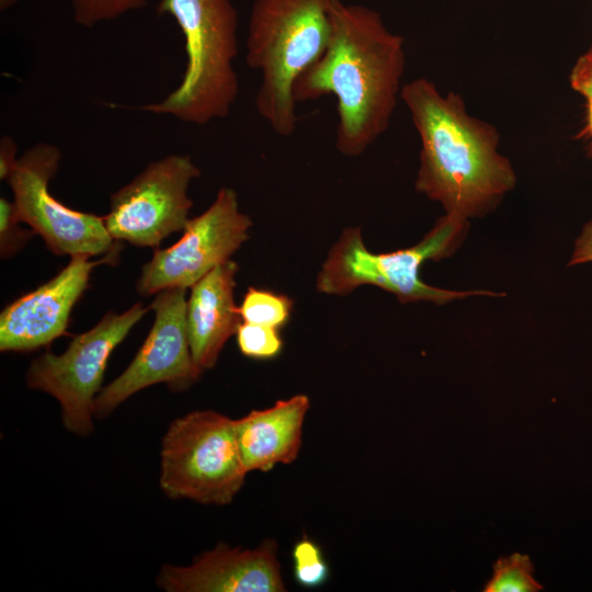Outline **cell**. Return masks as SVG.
I'll list each match as a JSON object with an SVG mask.
<instances>
[{
  "mask_svg": "<svg viewBox=\"0 0 592 592\" xmlns=\"http://www.w3.org/2000/svg\"><path fill=\"white\" fill-rule=\"evenodd\" d=\"M247 474L232 419L197 410L170 423L162 439L159 480L169 498L225 505L240 491Z\"/></svg>",
  "mask_w": 592,
  "mask_h": 592,
  "instance_id": "obj_6",
  "label": "cell"
},
{
  "mask_svg": "<svg viewBox=\"0 0 592 592\" xmlns=\"http://www.w3.org/2000/svg\"><path fill=\"white\" fill-rule=\"evenodd\" d=\"M492 569L483 592H537L544 589L534 578V566L527 555L514 553L500 557Z\"/></svg>",
  "mask_w": 592,
  "mask_h": 592,
  "instance_id": "obj_17",
  "label": "cell"
},
{
  "mask_svg": "<svg viewBox=\"0 0 592 592\" xmlns=\"http://www.w3.org/2000/svg\"><path fill=\"white\" fill-rule=\"evenodd\" d=\"M18 145L13 137L3 135L0 139V179L7 181L18 161Z\"/></svg>",
  "mask_w": 592,
  "mask_h": 592,
  "instance_id": "obj_23",
  "label": "cell"
},
{
  "mask_svg": "<svg viewBox=\"0 0 592 592\" xmlns=\"http://www.w3.org/2000/svg\"><path fill=\"white\" fill-rule=\"evenodd\" d=\"M201 174L187 155H168L150 162L111 195L104 225L116 241L157 249L169 235L183 231L193 201L191 182Z\"/></svg>",
  "mask_w": 592,
  "mask_h": 592,
  "instance_id": "obj_9",
  "label": "cell"
},
{
  "mask_svg": "<svg viewBox=\"0 0 592 592\" xmlns=\"http://www.w3.org/2000/svg\"><path fill=\"white\" fill-rule=\"evenodd\" d=\"M60 161V149L49 143H37L19 157L7 180L19 219L57 255L92 258L121 250L103 217L72 209L52 195L49 182Z\"/></svg>",
  "mask_w": 592,
  "mask_h": 592,
  "instance_id": "obj_8",
  "label": "cell"
},
{
  "mask_svg": "<svg viewBox=\"0 0 592 592\" xmlns=\"http://www.w3.org/2000/svg\"><path fill=\"white\" fill-rule=\"evenodd\" d=\"M467 221L445 215L413 247L386 252L369 251L360 227H346L330 249L316 282L317 291L346 296L362 285H373L392 293L400 303L426 300L443 305L473 295H492L488 291L455 292L425 284L421 265L452 253L462 241Z\"/></svg>",
  "mask_w": 592,
  "mask_h": 592,
  "instance_id": "obj_5",
  "label": "cell"
},
{
  "mask_svg": "<svg viewBox=\"0 0 592 592\" xmlns=\"http://www.w3.org/2000/svg\"><path fill=\"white\" fill-rule=\"evenodd\" d=\"M19 0H0V10L4 11L14 5Z\"/></svg>",
  "mask_w": 592,
  "mask_h": 592,
  "instance_id": "obj_26",
  "label": "cell"
},
{
  "mask_svg": "<svg viewBox=\"0 0 592 592\" xmlns=\"http://www.w3.org/2000/svg\"><path fill=\"white\" fill-rule=\"evenodd\" d=\"M587 99V128L585 133L590 136L592 139V96L585 98ZM592 147V144H591Z\"/></svg>",
  "mask_w": 592,
  "mask_h": 592,
  "instance_id": "obj_25",
  "label": "cell"
},
{
  "mask_svg": "<svg viewBox=\"0 0 592 592\" xmlns=\"http://www.w3.org/2000/svg\"><path fill=\"white\" fill-rule=\"evenodd\" d=\"M236 337L240 352L254 360L274 358L283 348L280 329L274 327L241 321Z\"/></svg>",
  "mask_w": 592,
  "mask_h": 592,
  "instance_id": "obj_19",
  "label": "cell"
},
{
  "mask_svg": "<svg viewBox=\"0 0 592 592\" xmlns=\"http://www.w3.org/2000/svg\"><path fill=\"white\" fill-rule=\"evenodd\" d=\"M293 300L284 294L250 286L239 306L243 322L280 329L291 317Z\"/></svg>",
  "mask_w": 592,
  "mask_h": 592,
  "instance_id": "obj_16",
  "label": "cell"
},
{
  "mask_svg": "<svg viewBox=\"0 0 592 592\" xmlns=\"http://www.w3.org/2000/svg\"><path fill=\"white\" fill-rule=\"evenodd\" d=\"M186 289L167 288L150 304L155 312L151 329L126 369L103 387L94 399L92 413L104 418L139 390L164 383L173 391L191 387L202 375L195 365L187 339Z\"/></svg>",
  "mask_w": 592,
  "mask_h": 592,
  "instance_id": "obj_11",
  "label": "cell"
},
{
  "mask_svg": "<svg viewBox=\"0 0 592 592\" xmlns=\"http://www.w3.org/2000/svg\"><path fill=\"white\" fill-rule=\"evenodd\" d=\"M341 0H254L247 39V66L261 75L255 109L281 137L298 124L294 88L325 53L332 13Z\"/></svg>",
  "mask_w": 592,
  "mask_h": 592,
  "instance_id": "obj_3",
  "label": "cell"
},
{
  "mask_svg": "<svg viewBox=\"0 0 592 592\" xmlns=\"http://www.w3.org/2000/svg\"><path fill=\"white\" fill-rule=\"evenodd\" d=\"M309 408L308 396L298 394L234 420L240 458L248 473H266L296 460Z\"/></svg>",
  "mask_w": 592,
  "mask_h": 592,
  "instance_id": "obj_15",
  "label": "cell"
},
{
  "mask_svg": "<svg viewBox=\"0 0 592 592\" xmlns=\"http://www.w3.org/2000/svg\"><path fill=\"white\" fill-rule=\"evenodd\" d=\"M277 548L274 539L252 549L220 543L189 566H162L156 583L167 592H284Z\"/></svg>",
  "mask_w": 592,
  "mask_h": 592,
  "instance_id": "obj_13",
  "label": "cell"
},
{
  "mask_svg": "<svg viewBox=\"0 0 592 592\" xmlns=\"http://www.w3.org/2000/svg\"><path fill=\"white\" fill-rule=\"evenodd\" d=\"M294 577L305 588H318L329 578V566L320 546L303 536L293 547Z\"/></svg>",
  "mask_w": 592,
  "mask_h": 592,
  "instance_id": "obj_18",
  "label": "cell"
},
{
  "mask_svg": "<svg viewBox=\"0 0 592 592\" xmlns=\"http://www.w3.org/2000/svg\"><path fill=\"white\" fill-rule=\"evenodd\" d=\"M251 218L239 209L237 193L224 186L201 215L190 219L182 237L171 247L156 250L141 267L136 291L141 296L167 288H191L230 257L249 238Z\"/></svg>",
  "mask_w": 592,
  "mask_h": 592,
  "instance_id": "obj_10",
  "label": "cell"
},
{
  "mask_svg": "<svg viewBox=\"0 0 592 592\" xmlns=\"http://www.w3.org/2000/svg\"><path fill=\"white\" fill-rule=\"evenodd\" d=\"M23 224L16 214L13 201L0 198V255L8 259L19 253L31 238L33 229L21 227Z\"/></svg>",
  "mask_w": 592,
  "mask_h": 592,
  "instance_id": "obj_21",
  "label": "cell"
},
{
  "mask_svg": "<svg viewBox=\"0 0 592 592\" xmlns=\"http://www.w3.org/2000/svg\"><path fill=\"white\" fill-rule=\"evenodd\" d=\"M119 252L96 261L88 255L70 257L58 274L8 304L0 314V351L31 352L66 334L71 311L88 288L93 269L116 264Z\"/></svg>",
  "mask_w": 592,
  "mask_h": 592,
  "instance_id": "obj_12",
  "label": "cell"
},
{
  "mask_svg": "<svg viewBox=\"0 0 592 592\" xmlns=\"http://www.w3.org/2000/svg\"><path fill=\"white\" fill-rule=\"evenodd\" d=\"M148 0H71L75 22L93 27L146 7Z\"/></svg>",
  "mask_w": 592,
  "mask_h": 592,
  "instance_id": "obj_20",
  "label": "cell"
},
{
  "mask_svg": "<svg viewBox=\"0 0 592 592\" xmlns=\"http://www.w3.org/2000/svg\"><path fill=\"white\" fill-rule=\"evenodd\" d=\"M592 262V220L588 223L576 241L569 265Z\"/></svg>",
  "mask_w": 592,
  "mask_h": 592,
  "instance_id": "obj_24",
  "label": "cell"
},
{
  "mask_svg": "<svg viewBox=\"0 0 592 592\" xmlns=\"http://www.w3.org/2000/svg\"><path fill=\"white\" fill-rule=\"evenodd\" d=\"M149 309L138 301L122 314L107 311L94 327L75 335L61 354L46 351L31 362L27 386L59 402L66 430L80 436L93 431L92 407L107 361Z\"/></svg>",
  "mask_w": 592,
  "mask_h": 592,
  "instance_id": "obj_7",
  "label": "cell"
},
{
  "mask_svg": "<svg viewBox=\"0 0 592 592\" xmlns=\"http://www.w3.org/2000/svg\"><path fill=\"white\" fill-rule=\"evenodd\" d=\"M405 41L375 10L342 0L332 13L329 44L297 80L296 103L331 94L337 100L335 148L363 155L388 128L400 98Z\"/></svg>",
  "mask_w": 592,
  "mask_h": 592,
  "instance_id": "obj_1",
  "label": "cell"
},
{
  "mask_svg": "<svg viewBox=\"0 0 592 592\" xmlns=\"http://www.w3.org/2000/svg\"><path fill=\"white\" fill-rule=\"evenodd\" d=\"M237 272V263L227 260L196 282L186 299L190 350L202 372L215 366L224 345L242 321L235 303Z\"/></svg>",
  "mask_w": 592,
  "mask_h": 592,
  "instance_id": "obj_14",
  "label": "cell"
},
{
  "mask_svg": "<svg viewBox=\"0 0 592 592\" xmlns=\"http://www.w3.org/2000/svg\"><path fill=\"white\" fill-rule=\"evenodd\" d=\"M184 36L186 65L178 87L164 99L141 106L194 125L221 119L238 93V12L231 0H159Z\"/></svg>",
  "mask_w": 592,
  "mask_h": 592,
  "instance_id": "obj_4",
  "label": "cell"
},
{
  "mask_svg": "<svg viewBox=\"0 0 592 592\" xmlns=\"http://www.w3.org/2000/svg\"><path fill=\"white\" fill-rule=\"evenodd\" d=\"M569 79L574 91L584 98L592 96V47L578 58Z\"/></svg>",
  "mask_w": 592,
  "mask_h": 592,
  "instance_id": "obj_22",
  "label": "cell"
},
{
  "mask_svg": "<svg viewBox=\"0 0 592 592\" xmlns=\"http://www.w3.org/2000/svg\"><path fill=\"white\" fill-rule=\"evenodd\" d=\"M400 99L421 140L415 189L440 202L446 215L482 216L514 187V170L498 151L497 128L470 116L459 94L443 95L432 81L418 78L403 84Z\"/></svg>",
  "mask_w": 592,
  "mask_h": 592,
  "instance_id": "obj_2",
  "label": "cell"
}]
</instances>
